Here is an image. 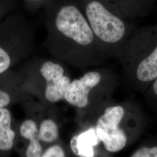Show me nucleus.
Wrapping results in <instances>:
<instances>
[{
	"instance_id": "nucleus-1",
	"label": "nucleus",
	"mask_w": 157,
	"mask_h": 157,
	"mask_svg": "<svg viewBox=\"0 0 157 157\" xmlns=\"http://www.w3.org/2000/svg\"><path fill=\"white\" fill-rule=\"evenodd\" d=\"M44 8L47 44L54 53L73 56L98 44L76 0H48Z\"/></svg>"
},
{
	"instance_id": "nucleus-2",
	"label": "nucleus",
	"mask_w": 157,
	"mask_h": 157,
	"mask_svg": "<svg viewBox=\"0 0 157 157\" xmlns=\"http://www.w3.org/2000/svg\"><path fill=\"white\" fill-rule=\"evenodd\" d=\"M98 44H119L124 39L129 23L111 0H76Z\"/></svg>"
},
{
	"instance_id": "nucleus-3",
	"label": "nucleus",
	"mask_w": 157,
	"mask_h": 157,
	"mask_svg": "<svg viewBox=\"0 0 157 157\" xmlns=\"http://www.w3.org/2000/svg\"><path fill=\"white\" fill-rule=\"evenodd\" d=\"M33 42L30 23L15 12L0 22V74L10 67L13 57L28 52Z\"/></svg>"
},
{
	"instance_id": "nucleus-4",
	"label": "nucleus",
	"mask_w": 157,
	"mask_h": 157,
	"mask_svg": "<svg viewBox=\"0 0 157 157\" xmlns=\"http://www.w3.org/2000/svg\"><path fill=\"white\" fill-rule=\"evenodd\" d=\"M124 115V111L122 107H109L97 122L96 135L108 151H119L126 144V136L124 130L119 127Z\"/></svg>"
},
{
	"instance_id": "nucleus-5",
	"label": "nucleus",
	"mask_w": 157,
	"mask_h": 157,
	"mask_svg": "<svg viewBox=\"0 0 157 157\" xmlns=\"http://www.w3.org/2000/svg\"><path fill=\"white\" fill-rule=\"evenodd\" d=\"M40 72L46 80V99L52 103L63 99L71 80L63 75V67L58 63L47 61L42 65Z\"/></svg>"
},
{
	"instance_id": "nucleus-6",
	"label": "nucleus",
	"mask_w": 157,
	"mask_h": 157,
	"mask_svg": "<svg viewBox=\"0 0 157 157\" xmlns=\"http://www.w3.org/2000/svg\"><path fill=\"white\" fill-rule=\"evenodd\" d=\"M101 75L97 72H89L80 78L71 82L66 90L64 98L69 104L80 108H85L89 103L91 90L101 80Z\"/></svg>"
},
{
	"instance_id": "nucleus-7",
	"label": "nucleus",
	"mask_w": 157,
	"mask_h": 157,
	"mask_svg": "<svg viewBox=\"0 0 157 157\" xmlns=\"http://www.w3.org/2000/svg\"><path fill=\"white\" fill-rule=\"evenodd\" d=\"M128 20L150 15L157 0H111Z\"/></svg>"
},
{
	"instance_id": "nucleus-8",
	"label": "nucleus",
	"mask_w": 157,
	"mask_h": 157,
	"mask_svg": "<svg viewBox=\"0 0 157 157\" xmlns=\"http://www.w3.org/2000/svg\"><path fill=\"white\" fill-rule=\"evenodd\" d=\"M100 139L95 129H91L73 138L71 146L73 151L80 157H94L93 147L97 145Z\"/></svg>"
},
{
	"instance_id": "nucleus-9",
	"label": "nucleus",
	"mask_w": 157,
	"mask_h": 157,
	"mask_svg": "<svg viewBox=\"0 0 157 157\" xmlns=\"http://www.w3.org/2000/svg\"><path fill=\"white\" fill-rule=\"evenodd\" d=\"M20 133L30 141L26 150L28 157H40L42 155V147L40 143L39 132L36 123L32 120L23 122L20 127Z\"/></svg>"
},
{
	"instance_id": "nucleus-10",
	"label": "nucleus",
	"mask_w": 157,
	"mask_h": 157,
	"mask_svg": "<svg viewBox=\"0 0 157 157\" xmlns=\"http://www.w3.org/2000/svg\"><path fill=\"white\" fill-rule=\"evenodd\" d=\"M15 133L11 129V115L8 109L0 107V150H11Z\"/></svg>"
},
{
	"instance_id": "nucleus-11",
	"label": "nucleus",
	"mask_w": 157,
	"mask_h": 157,
	"mask_svg": "<svg viewBox=\"0 0 157 157\" xmlns=\"http://www.w3.org/2000/svg\"><path fill=\"white\" fill-rule=\"evenodd\" d=\"M137 77L141 82H147L157 78V40L151 50L140 63L137 69Z\"/></svg>"
},
{
	"instance_id": "nucleus-12",
	"label": "nucleus",
	"mask_w": 157,
	"mask_h": 157,
	"mask_svg": "<svg viewBox=\"0 0 157 157\" xmlns=\"http://www.w3.org/2000/svg\"><path fill=\"white\" fill-rule=\"evenodd\" d=\"M40 140L53 143L58 138V129L56 123L51 119H45L41 124L39 132Z\"/></svg>"
},
{
	"instance_id": "nucleus-13",
	"label": "nucleus",
	"mask_w": 157,
	"mask_h": 157,
	"mask_svg": "<svg viewBox=\"0 0 157 157\" xmlns=\"http://www.w3.org/2000/svg\"><path fill=\"white\" fill-rule=\"evenodd\" d=\"M18 0H0V22L15 12Z\"/></svg>"
},
{
	"instance_id": "nucleus-14",
	"label": "nucleus",
	"mask_w": 157,
	"mask_h": 157,
	"mask_svg": "<svg viewBox=\"0 0 157 157\" xmlns=\"http://www.w3.org/2000/svg\"><path fill=\"white\" fill-rule=\"evenodd\" d=\"M27 10L31 12H36L44 8L48 0H22Z\"/></svg>"
},
{
	"instance_id": "nucleus-15",
	"label": "nucleus",
	"mask_w": 157,
	"mask_h": 157,
	"mask_svg": "<svg viewBox=\"0 0 157 157\" xmlns=\"http://www.w3.org/2000/svg\"><path fill=\"white\" fill-rule=\"evenodd\" d=\"M132 157H157V147H143L133 154Z\"/></svg>"
},
{
	"instance_id": "nucleus-16",
	"label": "nucleus",
	"mask_w": 157,
	"mask_h": 157,
	"mask_svg": "<svg viewBox=\"0 0 157 157\" xmlns=\"http://www.w3.org/2000/svg\"><path fill=\"white\" fill-rule=\"evenodd\" d=\"M65 152L62 148L59 146H54L49 148L46 151L42 154L43 157H64Z\"/></svg>"
},
{
	"instance_id": "nucleus-17",
	"label": "nucleus",
	"mask_w": 157,
	"mask_h": 157,
	"mask_svg": "<svg viewBox=\"0 0 157 157\" xmlns=\"http://www.w3.org/2000/svg\"><path fill=\"white\" fill-rule=\"evenodd\" d=\"M11 102L10 95L2 90H0V107L7 106Z\"/></svg>"
},
{
	"instance_id": "nucleus-18",
	"label": "nucleus",
	"mask_w": 157,
	"mask_h": 157,
	"mask_svg": "<svg viewBox=\"0 0 157 157\" xmlns=\"http://www.w3.org/2000/svg\"><path fill=\"white\" fill-rule=\"evenodd\" d=\"M154 84V86H153V89H154V91L155 93V94L157 95V78Z\"/></svg>"
}]
</instances>
